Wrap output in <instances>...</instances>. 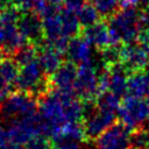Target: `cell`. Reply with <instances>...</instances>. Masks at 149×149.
<instances>
[{
  "label": "cell",
  "mask_w": 149,
  "mask_h": 149,
  "mask_svg": "<svg viewBox=\"0 0 149 149\" xmlns=\"http://www.w3.org/2000/svg\"><path fill=\"white\" fill-rule=\"evenodd\" d=\"M140 10L134 5L122 3V7L108 20L111 44H126L137 41L141 31L139 26Z\"/></svg>",
  "instance_id": "6da1fadb"
},
{
  "label": "cell",
  "mask_w": 149,
  "mask_h": 149,
  "mask_svg": "<svg viewBox=\"0 0 149 149\" xmlns=\"http://www.w3.org/2000/svg\"><path fill=\"white\" fill-rule=\"evenodd\" d=\"M107 66L100 59L98 63L94 59L83 63L78 66L77 78L74 81V93L83 101H95L100 94L99 91V73Z\"/></svg>",
  "instance_id": "7a4b0ae2"
},
{
  "label": "cell",
  "mask_w": 149,
  "mask_h": 149,
  "mask_svg": "<svg viewBox=\"0 0 149 149\" xmlns=\"http://www.w3.org/2000/svg\"><path fill=\"white\" fill-rule=\"evenodd\" d=\"M0 112L9 120L33 115L38 112V99L28 92L16 90L0 101Z\"/></svg>",
  "instance_id": "3957f363"
},
{
  "label": "cell",
  "mask_w": 149,
  "mask_h": 149,
  "mask_svg": "<svg viewBox=\"0 0 149 149\" xmlns=\"http://www.w3.org/2000/svg\"><path fill=\"white\" fill-rule=\"evenodd\" d=\"M149 115V100L143 98H136L126 95L121 101L120 108L118 111V118L120 122L123 123L132 132L140 128Z\"/></svg>",
  "instance_id": "277c9868"
},
{
  "label": "cell",
  "mask_w": 149,
  "mask_h": 149,
  "mask_svg": "<svg viewBox=\"0 0 149 149\" xmlns=\"http://www.w3.org/2000/svg\"><path fill=\"white\" fill-rule=\"evenodd\" d=\"M85 104V116H84V129L88 140H97L107 128L115 123L118 114L106 112L97 108L93 101H84Z\"/></svg>",
  "instance_id": "5b68a950"
},
{
  "label": "cell",
  "mask_w": 149,
  "mask_h": 149,
  "mask_svg": "<svg viewBox=\"0 0 149 149\" xmlns=\"http://www.w3.org/2000/svg\"><path fill=\"white\" fill-rule=\"evenodd\" d=\"M132 130L123 123H114L95 140V149H129Z\"/></svg>",
  "instance_id": "8992f818"
},
{
  "label": "cell",
  "mask_w": 149,
  "mask_h": 149,
  "mask_svg": "<svg viewBox=\"0 0 149 149\" xmlns=\"http://www.w3.org/2000/svg\"><path fill=\"white\" fill-rule=\"evenodd\" d=\"M17 28L28 43L35 44L37 48L45 43L42 17L37 13L22 12L17 21Z\"/></svg>",
  "instance_id": "52a82bcc"
},
{
  "label": "cell",
  "mask_w": 149,
  "mask_h": 149,
  "mask_svg": "<svg viewBox=\"0 0 149 149\" xmlns=\"http://www.w3.org/2000/svg\"><path fill=\"white\" fill-rule=\"evenodd\" d=\"M44 77H47V74L44 73L40 62L36 58L33 62L21 66L19 76L14 83V87L17 91L31 93V91L35 88V86Z\"/></svg>",
  "instance_id": "ba28073f"
},
{
  "label": "cell",
  "mask_w": 149,
  "mask_h": 149,
  "mask_svg": "<svg viewBox=\"0 0 149 149\" xmlns=\"http://www.w3.org/2000/svg\"><path fill=\"white\" fill-rule=\"evenodd\" d=\"M77 72L78 68L73 62H63L62 65L49 77L52 88L74 93V81L77 78Z\"/></svg>",
  "instance_id": "9c48e42d"
},
{
  "label": "cell",
  "mask_w": 149,
  "mask_h": 149,
  "mask_svg": "<svg viewBox=\"0 0 149 149\" xmlns=\"http://www.w3.org/2000/svg\"><path fill=\"white\" fill-rule=\"evenodd\" d=\"M149 61V54L137 43H126L122 47V64L129 73L143 71Z\"/></svg>",
  "instance_id": "30bf717a"
},
{
  "label": "cell",
  "mask_w": 149,
  "mask_h": 149,
  "mask_svg": "<svg viewBox=\"0 0 149 149\" xmlns=\"http://www.w3.org/2000/svg\"><path fill=\"white\" fill-rule=\"evenodd\" d=\"M28 43L15 23H0V48L6 55H13L17 49Z\"/></svg>",
  "instance_id": "8fae6325"
},
{
  "label": "cell",
  "mask_w": 149,
  "mask_h": 149,
  "mask_svg": "<svg viewBox=\"0 0 149 149\" xmlns=\"http://www.w3.org/2000/svg\"><path fill=\"white\" fill-rule=\"evenodd\" d=\"M92 44L81 35H77L74 37L70 38L68 50L65 55L68 56L69 61L73 62L74 64H83L87 63L93 59L92 56Z\"/></svg>",
  "instance_id": "7c38bea8"
},
{
  "label": "cell",
  "mask_w": 149,
  "mask_h": 149,
  "mask_svg": "<svg viewBox=\"0 0 149 149\" xmlns=\"http://www.w3.org/2000/svg\"><path fill=\"white\" fill-rule=\"evenodd\" d=\"M107 70H108V91H111L119 98L126 97L129 71L126 69L122 62L107 66Z\"/></svg>",
  "instance_id": "4fadbf2b"
},
{
  "label": "cell",
  "mask_w": 149,
  "mask_h": 149,
  "mask_svg": "<svg viewBox=\"0 0 149 149\" xmlns=\"http://www.w3.org/2000/svg\"><path fill=\"white\" fill-rule=\"evenodd\" d=\"M81 34L98 50H101L111 44V34L108 24L102 21H98L92 26L85 27Z\"/></svg>",
  "instance_id": "5bb4252c"
},
{
  "label": "cell",
  "mask_w": 149,
  "mask_h": 149,
  "mask_svg": "<svg viewBox=\"0 0 149 149\" xmlns=\"http://www.w3.org/2000/svg\"><path fill=\"white\" fill-rule=\"evenodd\" d=\"M37 61L40 62L44 73L48 76L52 74L63 63V54L54 47L44 43L38 48Z\"/></svg>",
  "instance_id": "9a60e30c"
},
{
  "label": "cell",
  "mask_w": 149,
  "mask_h": 149,
  "mask_svg": "<svg viewBox=\"0 0 149 149\" xmlns=\"http://www.w3.org/2000/svg\"><path fill=\"white\" fill-rule=\"evenodd\" d=\"M43 23V31H44V40L45 43L51 44L54 41H56L58 37L63 36V28H62V21L59 16V12L56 14H52L50 16L42 19Z\"/></svg>",
  "instance_id": "2e32d148"
},
{
  "label": "cell",
  "mask_w": 149,
  "mask_h": 149,
  "mask_svg": "<svg viewBox=\"0 0 149 149\" xmlns=\"http://www.w3.org/2000/svg\"><path fill=\"white\" fill-rule=\"evenodd\" d=\"M59 16H61V21H62V28H63V33L65 36L68 37H74L77 35H79V33L81 31V24L78 20L77 13L74 10L68 9V8H62L59 9Z\"/></svg>",
  "instance_id": "e0dca14e"
},
{
  "label": "cell",
  "mask_w": 149,
  "mask_h": 149,
  "mask_svg": "<svg viewBox=\"0 0 149 149\" xmlns=\"http://www.w3.org/2000/svg\"><path fill=\"white\" fill-rule=\"evenodd\" d=\"M120 105H121L120 98L118 95H115L114 93H112L111 91H106V92L100 93L95 99L97 108L106 111V112L115 113V114H118Z\"/></svg>",
  "instance_id": "ac0fdd59"
},
{
  "label": "cell",
  "mask_w": 149,
  "mask_h": 149,
  "mask_svg": "<svg viewBox=\"0 0 149 149\" xmlns=\"http://www.w3.org/2000/svg\"><path fill=\"white\" fill-rule=\"evenodd\" d=\"M37 54H38V48L35 44L26 43L12 55V58L17 63L19 66H23L36 59Z\"/></svg>",
  "instance_id": "d6986e66"
},
{
  "label": "cell",
  "mask_w": 149,
  "mask_h": 149,
  "mask_svg": "<svg viewBox=\"0 0 149 149\" xmlns=\"http://www.w3.org/2000/svg\"><path fill=\"white\" fill-rule=\"evenodd\" d=\"M76 13H77V16H78V20L81 27L84 28L94 24L95 22L99 21V17H100V14L98 13L95 7L90 1L85 2Z\"/></svg>",
  "instance_id": "ffe728a7"
},
{
  "label": "cell",
  "mask_w": 149,
  "mask_h": 149,
  "mask_svg": "<svg viewBox=\"0 0 149 149\" xmlns=\"http://www.w3.org/2000/svg\"><path fill=\"white\" fill-rule=\"evenodd\" d=\"M122 43L119 44H109L106 48L99 50L100 51V59L104 62L106 66L114 65L122 61Z\"/></svg>",
  "instance_id": "44dd1931"
},
{
  "label": "cell",
  "mask_w": 149,
  "mask_h": 149,
  "mask_svg": "<svg viewBox=\"0 0 149 149\" xmlns=\"http://www.w3.org/2000/svg\"><path fill=\"white\" fill-rule=\"evenodd\" d=\"M19 65L10 57H5L0 62V76L10 85H14L17 76H19Z\"/></svg>",
  "instance_id": "7402d4cb"
},
{
  "label": "cell",
  "mask_w": 149,
  "mask_h": 149,
  "mask_svg": "<svg viewBox=\"0 0 149 149\" xmlns=\"http://www.w3.org/2000/svg\"><path fill=\"white\" fill-rule=\"evenodd\" d=\"M98 10L100 16L111 17L114 13L119 10V0H88Z\"/></svg>",
  "instance_id": "603a6c76"
},
{
  "label": "cell",
  "mask_w": 149,
  "mask_h": 149,
  "mask_svg": "<svg viewBox=\"0 0 149 149\" xmlns=\"http://www.w3.org/2000/svg\"><path fill=\"white\" fill-rule=\"evenodd\" d=\"M130 144L137 149H149V132L137 128L130 134Z\"/></svg>",
  "instance_id": "cb8c5ba5"
},
{
  "label": "cell",
  "mask_w": 149,
  "mask_h": 149,
  "mask_svg": "<svg viewBox=\"0 0 149 149\" xmlns=\"http://www.w3.org/2000/svg\"><path fill=\"white\" fill-rule=\"evenodd\" d=\"M24 149H52L51 140L47 135H36L31 137L24 146Z\"/></svg>",
  "instance_id": "d4e9b609"
},
{
  "label": "cell",
  "mask_w": 149,
  "mask_h": 149,
  "mask_svg": "<svg viewBox=\"0 0 149 149\" xmlns=\"http://www.w3.org/2000/svg\"><path fill=\"white\" fill-rule=\"evenodd\" d=\"M0 149H24V147L12 139L6 128L0 129Z\"/></svg>",
  "instance_id": "484cf974"
},
{
  "label": "cell",
  "mask_w": 149,
  "mask_h": 149,
  "mask_svg": "<svg viewBox=\"0 0 149 149\" xmlns=\"http://www.w3.org/2000/svg\"><path fill=\"white\" fill-rule=\"evenodd\" d=\"M44 0H13V5L21 12H35Z\"/></svg>",
  "instance_id": "4316f807"
},
{
  "label": "cell",
  "mask_w": 149,
  "mask_h": 149,
  "mask_svg": "<svg viewBox=\"0 0 149 149\" xmlns=\"http://www.w3.org/2000/svg\"><path fill=\"white\" fill-rule=\"evenodd\" d=\"M139 26L141 30H149V6L143 7L139 14Z\"/></svg>",
  "instance_id": "83f0119b"
},
{
  "label": "cell",
  "mask_w": 149,
  "mask_h": 149,
  "mask_svg": "<svg viewBox=\"0 0 149 149\" xmlns=\"http://www.w3.org/2000/svg\"><path fill=\"white\" fill-rule=\"evenodd\" d=\"M136 42L149 54V30H141Z\"/></svg>",
  "instance_id": "f1b7e54d"
},
{
  "label": "cell",
  "mask_w": 149,
  "mask_h": 149,
  "mask_svg": "<svg viewBox=\"0 0 149 149\" xmlns=\"http://www.w3.org/2000/svg\"><path fill=\"white\" fill-rule=\"evenodd\" d=\"M62 2H63V5H64L65 8L77 12L86 2V0H63Z\"/></svg>",
  "instance_id": "f546056e"
},
{
  "label": "cell",
  "mask_w": 149,
  "mask_h": 149,
  "mask_svg": "<svg viewBox=\"0 0 149 149\" xmlns=\"http://www.w3.org/2000/svg\"><path fill=\"white\" fill-rule=\"evenodd\" d=\"M10 87H12V85L8 84V83L0 76V101H2L7 95H9V93H12Z\"/></svg>",
  "instance_id": "4dcf8cb0"
},
{
  "label": "cell",
  "mask_w": 149,
  "mask_h": 149,
  "mask_svg": "<svg viewBox=\"0 0 149 149\" xmlns=\"http://www.w3.org/2000/svg\"><path fill=\"white\" fill-rule=\"evenodd\" d=\"M52 149H83L80 146V142L76 141H64L61 143H57V146Z\"/></svg>",
  "instance_id": "1f68e13d"
},
{
  "label": "cell",
  "mask_w": 149,
  "mask_h": 149,
  "mask_svg": "<svg viewBox=\"0 0 149 149\" xmlns=\"http://www.w3.org/2000/svg\"><path fill=\"white\" fill-rule=\"evenodd\" d=\"M13 5V0H0V12Z\"/></svg>",
  "instance_id": "d6a6232c"
},
{
  "label": "cell",
  "mask_w": 149,
  "mask_h": 149,
  "mask_svg": "<svg viewBox=\"0 0 149 149\" xmlns=\"http://www.w3.org/2000/svg\"><path fill=\"white\" fill-rule=\"evenodd\" d=\"M44 1H47L49 3H54V5H59L63 0H44Z\"/></svg>",
  "instance_id": "836d02e7"
},
{
  "label": "cell",
  "mask_w": 149,
  "mask_h": 149,
  "mask_svg": "<svg viewBox=\"0 0 149 149\" xmlns=\"http://www.w3.org/2000/svg\"><path fill=\"white\" fill-rule=\"evenodd\" d=\"M147 122H148V125H149V115H148V119H147Z\"/></svg>",
  "instance_id": "e575fe53"
},
{
  "label": "cell",
  "mask_w": 149,
  "mask_h": 149,
  "mask_svg": "<svg viewBox=\"0 0 149 149\" xmlns=\"http://www.w3.org/2000/svg\"><path fill=\"white\" fill-rule=\"evenodd\" d=\"M129 149H137V148H134V147H132V148H129Z\"/></svg>",
  "instance_id": "d590c367"
},
{
  "label": "cell",
  "mask_w": 149,
  "mask_h": 149,
  "mask_svg": "<svg viewBox=\"0 0 149 149\" xmlns=\"http://www.w3.org/2000/svg\"><path fill=\"white\" fill-rule=\"evenodd\" d=\"M0 129H1V127H0Z\"/></svg>",
  "instance_id": "8d00e7d4"
}]
</instances>
